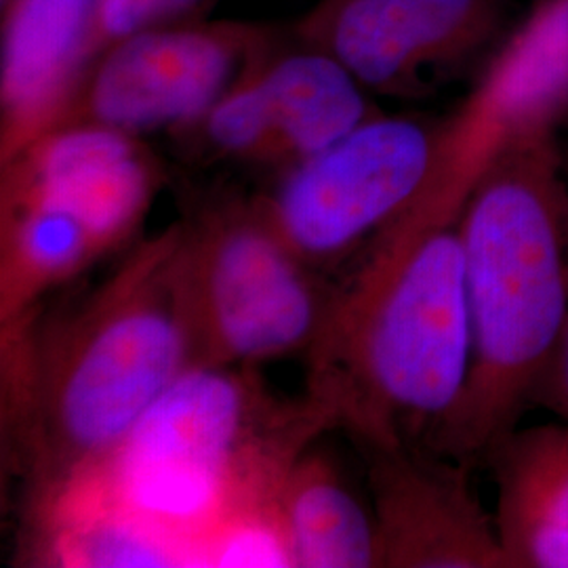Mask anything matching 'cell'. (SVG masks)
I'll return each mask as SVG.
<instances>
[{
  "label": "cell",
  "mask_w": 568,
  "mask_h": 568,
  "mask_svg": "<svg viewBox=\"0 0 568 568\" xmlns=\"http://www.w3.org/2000/svg\"><path fill=\"white\" fill-rule=\"evenodd\" d=\"M434 126L373 116L344 140L293 163L262 206L305 262L342 255L392 224L426 183Z\"/></svg>",
  "instance_id": "obj_8"
},
{
  "label": "cell",
  "mask_w": 568,
  "mask_h": 568,
  "mask_svg": "<svg viewBox=\"0 0 568 568\" xmlns=\"http://www.w3.org/2000/svg\"><path fill=\"white\" fill-rule=\"evenodd\" d=\"M203 567H295L281 501L239 509L201 546Z\"/></svg>",
  "instance_id": "obj_19"
},
{
  "label": "cell",
  "mask_w": 568,
  "mask_h": 568,
  "mask_svg": "<svg viewBox=\"0 0 568 568\" xmlns=\"http://www.w3.org/2000/svg\"><path fill=\"white\" fill-rule=\"evenodd\" d=\"M175 272L194 365L251 366L312 349L333 302L262 206L182 227Z\"/></svg>",
  "instance_id": "obj_5"
},
{
  "label": "cell",
  "mask_w": 568,
  "mask_h": 568,
  "mask_svg": "<svg viewBox=\"0 0 568 568\" xmlns=\"http://www.w3.org/2000/svg\"><path fill=\"white\" fill-rule=\"evenodd\" d=\"M295 32L304 44L333 55L365 89L413 91L432 68L415 0H321Z\"/></svg>",
  "instance_id": "obj_14"
},
{
  "label": "cell",
  "mask_w": 568,
  "mask_h": 568,
  "mask_svg": "<svg viewBox=\"0 0 568 568\" xmlns=\"http://www.w3.org/2000/svg\"><path fill=\"white\" fill-rule=\"evenodd\" d=\"M567 112L568 0H539L464 103L434 126L426 183L371 253H394L429 230L459 224L488 171L520 143L554 135Z\"/></svg>",
  "instance_id": "obj_6"
},
{
  "label": "cell",
  "mask_w": 568,
  "mask_h": 568,
  "mask_svg": "<svg viewBox=\"0 0 568 568\" xmlns=\"http://www.w3.org/2000/svg\"><path fill=\"white\" fill-rule=\"evenodd\" d=\"M310 354L307 392L335 410L354 443L427 438L457 405L471 363L459 224L368 255L333 295Z\"/></svg>",
  "instance_id": "obj_3"
},
{
  "label": "cell",
  "mask_w": 568,
  "mask_h": 568,
  "mask_svg": "<svg viewBox=\"0 0 568 568\" xmlns=\"http://www.w3.org/2000/svg\"><path fill=\"white\" fill-rule=\"evenodd\" d=\"M262 82L281 156L291 164L323 152L375 116L358 79L310 44L297 51L276 44L262 61Z\"/></svg>",
  "instance_id": "obj_15"
},
{
  "label": "cell",
  "mask_w": 568,
  "mask_h": 568,
  "mask_svg": "<svg viewBox=\"0 0 568 568\" xmlns=\"http://www.w3.org/2000/svg\"><path fill=\"white\" fill-rule=\"evenodd\" d=\"M335 426V410L312 392L288 403L246 366L192 365L82 476L183 541L203 567L204 537L236 509L281 501L291 467Z\"/></svg>",
  "instance_id": "obj_4"
},
{
  "label": "cell",
  "mask_w": 568,
  "mask_h": 568,
  "mask_svg": "<svg viewBox=\"0 0 568 568\" xmlns=\"http://www.w3.org/2000/svg\"><path fill=\"white\" fill-rule=\"evenodd\" d=\"M535 403L549 406L568 422V321L558 349L537 387Z\"/></svg>",
  "instance_id": "obj_22"
},
{
  "label": "cell",
  "mask_w": 568,
  "mask_h": 568,
  "mask_svg": "<svg viewBox=\"0 0 568 568\" xmlns=\"http://www.w3.org/2000/svg\"><path fill=\"white\" fill-rule=\"evenodd\" d=\"M471 363L427 447L469 464L532 405L568 321V185L554 135L495 164L459 220Z\"/></svg>",
  "instance_id": "obj_1"
},
{
  "label": "cell",
  "mask_w": 568,
  "mask_h": 568,
  "mask_svg": "<svg viewBox=\"0 0 568 568\" xmlns=\"http://www.w3.org/2000/svg\"><path fill=\"white\" fill-rule=\"evenodd\" d=\"M180 243L182 225L143 244L21 361L11 415L32 499L102 466L194 365L178 291Z\"/></svg>",
  "instance_id": "obj_2"
},
{
  "label": "cell",
  "mask_w": 568,
  "mask_h": 568,
  "mask_svg": "<svg viewBox=\"0 0 568 568\" xmlns=\"http://www.w3.org/2000/svg\"><path fill=\"white\" fill-rule=\"evenodd\" d=\"M161 166L138 135L95 122L44 133L2 164V192L53 204L87 225L103 255L142 224Z\"/></svg>",
  "instance_id": "obj_10"
},
{
  "label": "cell",
  "mask_w": 568,
  "mask_h": 568,
  "mask_svg": "<svg viewBox=\"0 0 568 568\" xmlns=\"http://www.w3.org/2000/svg\"><path fill=\"white\" fill-rule=\"evenodd\" d=\"M217 0H100L91 28L89 65L110 47L154 28L203 20Z\"/></svg>",
  "instance_id": "obj_21"
},
{
  "label": "cell",
  "mask_w": 568,
  "mask_h": 568,
  "mask_svg": "<svg viewBox=\"0 0 568 568\" xmlns=\"http://www.w3.org/2000/svg\"><path fill=\"white\" fill-rule=\"evenodd\" d=\"M432 68H453L480 51L499 26L504 0H415Z\"/></svg>",
  "instance_id": "obj_20"
},
{
  "label": "cell",
  "mask_w": 568,
  "mask_h": 568,
  "mask_svg": "<svg viewBox=\"0 0 568 568\" xmlns=\"http://www.w3.org/2000/svg\"><path fill=\"white\" fill-rule=\"evenodd\" d=\"M365 455L379 567L506 568L495 518L469 487L467 464L410 440L356 443Z\"/></svg>",
  "instance_id": "obj_9"
},
{
  "label": "cell",
  "mask_w": 568,
  "mask_h": 568,
  "mask_svg": "<svg viewBox=\"0 0 568 568\" xmlns=\"http://www.w3.org/2000/svg\"><path fill=\"white\" fill-rule=\"evenodd\" d=\"M100 0H2L0 161L58 129L89 70Z\"/></svg>",
  "instance_id": "obj_11"
},
{
  "label": "cell",
  "mask_w": 568,
  "mask_h": 568,
  "mask_svg": "<svg viewBox=\"0 0 568 568\" xmlns=\"http://www.w3.org/2000/svg\"><path fill=\"white\" fill-rule=\"evenodd\" d=\"M506 568H568V422L514 429L488 453Z\"/></svg>",
  "instance_id": "obj_13"
},
{
  "label": "cell",
  "mask_w": 568,
  "mask_h": 568,
  "mask_svg": "<svg viewBox=\"0 0 568 568\" xmlns=\"http://www.w3.org/2000/svg\"><path fill=\"white\" fill-rule=\"evenodd\" d=\"M276 44L251 60L239 79L225 89L224 95L194 124L203 129L204 142L213 152L239 161H283L262 82V61Z\"/></svg>",
  "instance_id": "obj_18"
},
{
  "label": "cell",
  "mask_w": 568,
  "mask_h": 568,
  "mask_svg": "<svg viewBox=\"0 0 568 568\" xmlns=\"http://www.w3.org/2000/svg\"><path fill=\"white\" fill-rule=\"evenodd\" d=\"M281 514L295 567H379L373 511L363 508L323 455L307 448L291 467Z\"/></svg>",
  "instance_id": "obj_16"
},
{
  "label": "cell",
  "mask_w": 568,
  "mask_h": 568,
  "mask_svg": "<svg viewBox=\"0 0 568 568\" xmlns=\"http://www.w3.org/2000/svg\"><path fill=\"white\" fill-rule=\"evenodd\" d=\"M37 558L51 567H199L194 551L121 504L93 476L32 499Z\"/></svg>",
  "instance_id": "obj_12"
},
{
  "label": "cell",
  "mask_w": 568,
  "mask_h": 568,
  "mask_svg": "<svg viewBox=\"0 0 568 568\" xmlns=\"http://www.w3.org/2000/svg\"><path fill=\"white\" fill-rule=\"evenodd\" d=\"M276 42L272 26L253 21H183L140 32L89 65L61 124L95 122L138 138L190 129Z\"/></svg>",
  "instance_id": "obj_7"
},
{
  "label": "cell",
  "mask_w": 568,
  "mask_h": 568,
  "mask_svg": "<svg viewBox=\"0 0 568 568\" xmlns=\"http://www.w3.org/2000/svg\"><path fill=\"white\" fill-rule=\"evenodd\" d=\"M93 234L53 204L2 192V284L4 328L16 326L44 291L70 281L102 257Z\"/></svg>",
  "instance_id": "obj_17"
}]
</instances>
